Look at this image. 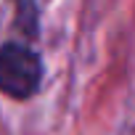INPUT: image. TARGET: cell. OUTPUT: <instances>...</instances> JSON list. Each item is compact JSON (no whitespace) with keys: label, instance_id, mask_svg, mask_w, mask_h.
Segmentation results:
<instances>
[{"label":"cell","instance_id":"6da1fadb","mask_svg":"<svg viewBox=\"0 0 135 135\" xmlns=\"http://www.w3.org/2000/svg\"><path fill=\"white\" fill-rule=\"evenodd\" d=\"M40 82H42V61L32 48L21 42L0 45V93L24 101L37 93Z\"/></svg>","mask_w":135,"mask_h":135},{"label":"cell","instance_id":"7a4b0ae2","mask_svg":"<svg viewBox=\"0 0 135 135\" xmlns=\"http://www.w3.org/2000/svg\"><path fill=\"white\" fill-rule=\"evenodd\" d=\"M16 8H19V13H16V19H19V24L21 27H27L24 32H35L37 29V19H35V0H16Z\"/></svg>","mask_w":135,"mask_h":135}]
</instances>
